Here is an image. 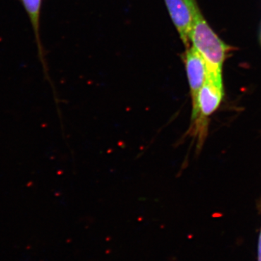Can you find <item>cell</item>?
<instances>
[{
    "mask_svg": "<svg viewBox=\"0 0 261 261\" xmlns=\"http://www.w3.org/2000/svg\"><path fill=\"white\" fill-rule=\"evenodd\" d=\"M24 8L28 13L29 18L38 35L39 29V13H40L41 3L42 0H21Z\"/></svg>",
    "mask_w": 261,
    "mask_h": 261,
    "instance_id": "5b68a950",
    "label": "cell"
},
{
    "mask_svg": "<svg viewBox=\"0 0 261 261\" xmlns=\"http://www.w3.org/2000/svg\"><path fill=\"white\" fill-rule=\"evenodd\" d=\"M192 17L190 39L193 47L203 57L207 74L222 79L221 70L228 49L201 14L195 0H185Z\"/></svg>",
    "mask_w": 261,
    "mask_h": 261,
    "instance_id": "6da1fadb",
    "label": "cell"
},
{
    "mask_svg": "<svg viewBox=\"0 0 261 261\" xmlns=\"http://www.w3.org/2000/svg\"><path fill=\"white\" fill-rule=\"evenodd\" d=\"M258 261H261V231L258 243Z\"/></svg>",
    "mask_w": 261,
    "mask_h": 261,
    "instance_id": "8992f818",
    "label": "cell"
},
{
    "mask_svg": "<svg viewBox=\"0 0 261 261\" xmlns=\"http://www.w3.org/2000/svg\"><path fill=\"white\" fill-rule=\"evenodd\" d=\"M173 23L182 42L188 45L191 30L192 17L185 0H165Z\"/></svg>",
    "mask_w": 261,
    "mask_h": 261,
    "instance_id": "277c9868",
    "label": "cell"
},
{
    "mask_svg": "<svg viewBox=\"0 0 261 261\" xmlns=\"http://www.w3.org/2000/svg\"><path fill=\"white\" fill-rule=\"evenodd\" d=\"M186 68L187 78L191 89L192 99V121L195 123L197 118V99L206 78L207 68L203 57L192 47L187 51Z\"/></svg>",
    "mask_w": 261,
    "mask_h": 261,
    "instance_id": "3957f363",
    "label": "cell"
},
{
    "mask_svg": "<svg viewBox=\"0 0 261 261\" xmlns=\"http://www.w3.org/2000/svg\"><path fill=\"white\" fill-rule=\"evenodd\" d=\"M224 97L222 79L216 78L206 73V78L197 99V118L195 121L196 130L203 136L204 123L207 117L210 116L219 107Z\"/></svg>",
    "mask_w": 261,
    "mask_h": 261,
    "instance_id": "7a4b0ae2",
    "label": "cell"
}]
</instances>
